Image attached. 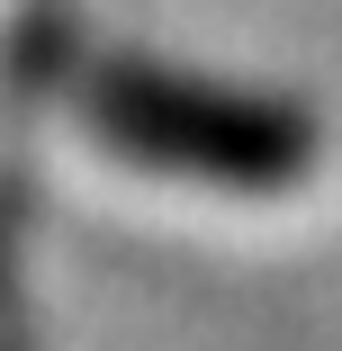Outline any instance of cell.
Segmentation results:
<instances>
[{
	"label": "cell",
	"mask_w": 342,
	"mask_h": 351,
	"mask_svg": "<svg viewBox=\"0 0 342 351\" xmlns=\"http://www.w3.org/2000/svg\"><path fill=\"white\" fill-rule=\"evenodd\" d=\"M82 126L135 171L208 189H297L315 171V117L217 82H180L162 63H99L82 82Z\"/></svg>",
	"instance_id": "cell-1"
},
{
	"label": "cell",
	"mask_w": 342,
	"mask_h": 351,
	"mask_svg": "<svg viewBox=\"0 0 342 351\" xmlns=\"http://www.w3.org/2000/svg\"><path fill=\"white\" fill-rule=\"evenodd\" d=\"M0 351H36L27 298H19V189H0Z\"/></svg>",
	"instance_id": "cell-2"
}]
</instances>
